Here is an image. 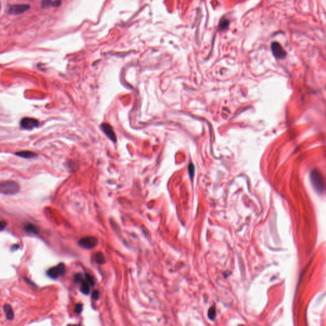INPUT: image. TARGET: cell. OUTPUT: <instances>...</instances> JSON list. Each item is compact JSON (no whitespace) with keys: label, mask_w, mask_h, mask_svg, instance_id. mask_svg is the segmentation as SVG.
<instances>
[{"label":"cell","mask_w":326,"mask_h":326,"mask_svg":"<svg viewBox=\"0 0 326 326\" xmlns=\"http://www.w3.org/2000/svg\"><path fill=\"white\" fill-rule=\"evenodd\" d=\"M310 180L316 192L320 194H322L325 190L324 180L320 171L316 170H312L310 173Z\"/></svg>","instance_id":"1"},{"label":"cell","mask_w":326,"mask_h":326,"mask_svg":"<svg viewBox=\"0 0 326 326\" xmlns=\"http://www.w3.org/2000/svg\"><path fill=\"white\" fill-rule=\"evenodd\" d=\"M20 190L19 184L12 180L0 182V193L6 195L15 194Z\"/></svg>","instance_id":"2"},{"label":"cell","mask_w":326,"mask_h":326,"mask_svg":"<svg viewBox=\"0 0 326 326\" xmlns=\"http://www.w3.org/2000/svg\"><path fill=\"white\" fill-rule=\"evenodd\" d=\"M66 266L64 263H59L58 265L48 269L47 271V275L52 279H57L60 276L65 274Z\"/></svg>","instance_id":"3"},{"label":"cell","mask_w":326,"mask_h":326,"mask_svg":"<svg viewBox=\"0 0 326 326\" xmlns=\"http://www.w3.org/2000/svg\"><path fill=\"white\" fill-rule=\"evenodd\" d=\"M75 281L80 285V291L84 294H88L90 291V284L81 273H78L75 276Z\"/></svg>","instance_id":"4"},{"label":"cell","mask_w":326,"mask_h":326,"mask_svg":"<svg viewBox=\"0 0 326 326\" xmlns=\"http://www.w3.org/2000/svg\"><path fill=\"white\" fill-rule=\"evenodd\" d=\"M38 125V121L31 117H24L22 118L20 122V126L22 128L26 130H32L35 127H37Z\"/></svg>","instance_id":"5"},{"label":"cell","mask_w":326,"mask_h":326,"mask_svg":"<svg viewBox=\"0 0 326 326\" xmlns=\"http://www.w3.org/2000/svg\"><path fill=\"white\" fill-rule=\"evenodd\" d=\"M30 8V5L28 4H16L11 5L8 8V14L19 15L27 12Z\"/></svg>","instance_id":"6"},{"label":"cell","mask_w":326,"mask_h":326,"mask_svg":"<svg viewBox=\"0 0 326 326\" xmlns=\"http://www.w3.org/2000/svg\"><path fill=\"white\" fill-rule=\"evenodd\" d=\"M98 240L95 237L87 236L82 238L78 241V245L86 249H92L98 244Z\"/></svg>","instance_id":"7"},{"label":"cell","mask_w":326,"mask_h":326,"mask_svg":"<svg viewBox=\"0 0 326 326\" xmlns=\"http://www.w3.org/2000/svg\"><path fill=\"white\" fill-rule=\"evenodd\" d=\"M271 50L273 54L276 58L284 59L286 56V52L278 42H273L271 44Z\"/></svg>","instance_id":"8"},{"label":"cell","mask_w":326,"mask_h":326,"mask_svg":"<svg viewBox=\"0 0 326 326\" xmlns=\"http://www.w3.org/2000/svg\"><path fill=\"white\" fill-rule=\"evenodd\" d=\"M101 128H102L104 133L107 134L108 137L112 140L113 142H115L117 138L115 133H114V131L112 129V127L110 125H109L107 123H103L101 125Z\"/></svg>","instance_id":"9"},{"label":"cell","mask_w":326,"mask_h":326,"mask_svg":"<svg viewBox=\"0 0 326 326\" xmlns=\"http://www.w3.org/2000/svg\"><path fill=\"white\" fill-rule=\"evenodd\" d=\"M15 154L17 156H19L24 159H32V158L36 157L37 156V153H36L34 152L28 151L16 152L15 153Z\"/></svg>","instance_id":"10"},{"label":"cell","mask_w":326,"mask_h":326,"mask_svg":"<svg viewBox=\"0 0 326 326\" xmlns=\"http://www.w3.org/2000/svg\"><path fill=\"white\" fill-rule=\"evenodd\" d=\"M24 230H25L26 231H27L28 232L31 233V234L35 235H37L39 233V228L37 226L34 225V224H26V225L24 227Z\"/></svg>","instance_id":"11"},{"label":"cell","mask_w":326,"mask_h":326,"mask_svg":"<svg viewBox=\"0 0 326 326\" xmlns=\"http://www.w3.org/2000/svg\"><path fill=\"white\" fill-rule=\"evenodd\" d=\"M3 309L5 312L6 317L8 320H12L14 319V312L10 305H5L3 307Z\"/></svg>","instance_id":"12"},{"label":"cell","mask_w":326,"mask_h":326,"mask_svg":"<svg viewBox=\"0 0 326 326\" xmlns=\"http://www.w3.org/2000/svg\"><path fill=\"white\" fill-rule=\"evenodd\" d=\"M208 318L211 320H214L215 319L216 309H215V307L214 306L210 308V309L208 310Z\"/></svg>","instance_id":"13"},{"label":"cell","mask_w":326,"mask_h":326,"mask_svg":"<svg viewBox=\"0 0 326 326\" xmlns=\"http://www.w3.org/2000/svg\"><path fill=\"white\" fill-rule=\"evenodd\" d=\"M95 261L98 264H103L105 262V257L101 252H98L95 255Z\"/></svg>","instance_id":"14"},{"label":"cell","mask_w":326,"mask_h":326,"mask_svg":"<svg viewBox=\"0 0 326 326\" xmlns=\"http://www.w3.org/2000/svg\"><path fill=\"white\" fill-rule=\"evenodd\" d=\"M52 0H42L41 3V7L42 8H47L49 7H52Z\"/></svg>","instance_id":"15"},{"label":"cell","mask_w":326,"mask_h":326,"mask_svg":"<svg viewBox=\"0 0 326 326\" xmlns=\"http://www.w3.org/2000/svg\"><path fill=\"white\" fill-rule=\"evenodd\" d=\"M229 21L227 19H222L221 23L219 24V27L221 29H225L228 27Z\"/></svg>","instance_id":"16"},{"label":"cell","mask_w":326,"mask_h":326,"mask_svg":"<svg viewBox=\"0 0 326 326\" xmlns=\"http://www.w3.org/2000/svg\"><path fill=\"white\" fill-rule=\"evenodd\" d=\"M188 170H189V175H190V177L191 178H192L194 175V165L192 164H191V163L190 164H189Z\"/></svg>","instance_id":"17"},{"label":"cell","mask_w":326,"mask_h":326,"mask_svg":"<svg viewBox=\"0 0 326 326\" xmlns=\"http://www.w3.org/2000/svg\"><path fill=\"white\" fill-rule=\"evenodd\" d=\"M82 310V304H78V305H77V306H75V311L76 314H80Z\"/></svg>","instance_id":"18"},{"label":"cell","mask_w":326,"mask_h":326,"mask_svg":"<svg viewBox=\"0 0 326 326\" xmlns=\"http://www.w3.org/2000/svg\"><path fill=\"white\" fill-rule=\"evenodd\" d=\"M7 226V223L6 221H0V231H3L6 228Z\"/></svg>","instance_id":"19"},{"label":"cell","mask_w":326,"mask_h":326,"mask_svg":"<svg viewBox=\"0 0 326 326\" xmlns=\"http://www.w3.org/2000/svg\"><path fill=\"white\" fill-rule=\"evenodd\" d=\"M61 3H62V1H61V0H55V1H52V7H59L61 5Z\"/></svg>","instance_id":"20"},{"label":"cell","mask_w":326,"mask_h":326,"mask_svg":"<svg viewBox=\"0 0 326 326\" xmlns=\"http://www.w3.org/2000/svg\"><path fill=\"white\" fill-rule=\"evenodd\" d=\"M98 296H99V292L98 291H94L93 294H92V298L94 299H98V297H99Z\"/></svg>","instance_id":"21"},{"label":"cell","mask_w":326,"mask_h":326,"mask_svg":"<svg viewBox=\"0 0 326 326\" xmlns=\"http://www.w3.org/2000/svg\"><path fill=\"white\" fill-rule=\"evenodd\" d=\"M19 246L18 245H14L12 246L11 249L12 250H17V249H19Z\"/></svg>","instance_id":"22"},{"label":"cell","mask_w":326,"mask_h":326,"mask_svg":"<svg viewBox=\"0 0 326 326\" xmlns=\"http://www.w3.org/2000/svg\"><path fill=\"white\" fill-rule=\"evenodd\" d=\"M1 1H0V10H1Z\"/></svg>","instance_id":"23"}]
</instances>
